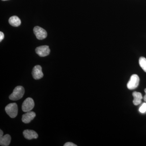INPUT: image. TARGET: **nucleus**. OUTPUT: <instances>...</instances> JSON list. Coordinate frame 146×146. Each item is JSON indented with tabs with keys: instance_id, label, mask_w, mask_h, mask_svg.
<instances>
[{
	"instance_id": "1",
	"label": "nucleus",
	"mask_w": 146,
	"mask_h": 146,
	"mask_svg": "<svg viewBox=\"0 0 146 146\" xmlns=\"http://www.w3.org/2000/svg\"><path fill=\"white\" fill-rule=\"evenodd\" d=\"M25 92V89L23 86H17L13 90V93L9 96V99L12 101L21 99L23 96Z\"/></svg>"
},
{
	"instance_id": "2",
	"label": "nucleus",
	"mask_w": 146,
	"mask_h": 146,
	"mask_svg": "<svg viewBox=\"0 0 146 146\" xmlns=\"http://www.w3.org/2000/svg\"><path fill=\"white\" fill-rule=\"evenodd\" d=\"M5 110L11 118H15L18 114V106L15 103L9 104L6 106Z\"/></svg>"
},
{
	"instance_id": "3",
	"label": "nucleus",
	"mask_w": 146,
	"mask_h": 146,
	"mask_svg": "<svg viewBox=\"0 0 146 146\" xmlns=\"http://www.w3.org/2000/svg\"><path fill=\"white\" fill-rule=\"evenodd\" d=\"M35 106L34 100L31 98H28L24 101L22 104V110L24 112L31 111Z\"/></svg>"
},
{
	"instance_id": "4",
	"label": "nucleus",
	"mask_w": 146,
	"mask_h": 146,
	"mask_svg": "<svg viewBox=\"0 0 146 146\" xmlns=\"http://www.w3.org/2000/svg\"><path fill=\"white\" fill-rule=\"evenodd\" d=\"M140 79L137 75L133 74L131 76L130 80L127 84L128 89L133 90L137 88L139 85Z\"/></svg>"
},
{
	"instance_id": "5",
	"label": "nucleus",
	"mask_w": 146,
	"mask_h": 146,
	"mask_svg": "<svg viewBox=\"0 0 146 146\" xmlns=\"http://www.w3.org/2000/svg\"><path fill=\"white\" fill-rule=\"evenodd\" d=\"M34 33L36 38L39 40L45 39L47 36V32L42 28L38 26L35 27L33 29Z\"/></svg>"
},
{
	"instance_id": "6",
	"label": "nucleus",
	"mask_w": 146,
	"mask_h": 146,
	"mask_svg": "<svg viewBox=\"0 0 146 146\" xmlns=\"http://www.w3.org/2000/svg\"><path fill=\"white\" fill-rule=\"evenodd\" d=\"M35 52L39 56L44 57L50 54V50L48 46H42L37 47L35 49Z\"/></svg>"
},
{
	"instance_id": "7",
	"label": "nucleus",
	"mask_w": 146,
	"mask_h": 146,
	"mask_svg": "<svg viewBox=\"0 0 146 146\" xmlns=\"http://www.w3.org/2000/svg\"><path fill=\"white\" fill-rule=\"evenodd\" d=\"M32 74L33 78L35 80L40 79L44 76V74L42 72V67L39 65H36L35 66L33 69Z\"/></svg>"
},
{
	"instance_id": "8",
	"label": "nucleus",
	"mask_w": 146,
	"mask_h": 146,
	"mask_svg": "<svg viewBox=\"0 0 146 146\" xmlns=\"http://www.w3.org/2000/svg\"><path fill=\"white\" fill-rule=\"evenodd\" d=\"M36 116V114L33 111H29L22 116V120L25 123H29L31 122Z\"/></svg>"
},
{
	"instance_id": "9",
	"label": "nucleus",
	"mask_w": 146,
	"mask_h": 146,
	"mask_svg": "<svg viewBox=\"0 0 146 146\" xmlns=\"http://www.w3.org/2000/svg\"><path fill=\"white\" fill-rule=\"evenodd\" d=\"M23 135L25 138L28 140L36 139L38 137V134L34 131L26 129L23 131Z\"/></svg>"
},
{
	"instance_id": "10",
	"label": "nucleus",
	"mask_w": 146,
	"mask_h": 146,
	"mask_svg": "<svg viewBox=\"0 0 146 146\" xmlns=\"http://www.w3.org/2000/svg\"><path fill=\"white\" fill-rule=\"evenodd\" d=\"M132 95L133 97V104L135 106H137L141 104V102H142V100L143 98L142 94L140 92L135 91V92H133Z\"/></svg>"
},
{
	"instance_id": "11",
	"label": "nucleus",
	"mask_w": 146,
	"mask_h": 146,
	"mask_svg": "<svg viewBox=\"0 0 146 146\" xmlns=\"http://www.w3.org/2000/svg\"><path fill=\"white\" fill-rule=\"evenodd\" d=\"M11 141V137L9 134H6L0 138V145L3 146H9Z\"/></svg>"
},
{
	"instance_id": "12",
	"label": "nucleus",
	"mask_w": 146,
	"mask_h": 146,
	"mask_svg": "<svg viewBox=\"0 0 146 146\" xmlns=\"http://www.w3.org/2000/svg\"><path fill=\"white\" fill-rule=\"evenodd\" d=\"M9 22L10 25L15 27L19 26L21 23L20 18L18 16H15L11 17L9 20Z\"/></svg>"
},
{
	"instance_id": "13",
	"label": "nucleus",
	"mask_w": 146,
	"mask_h": 146,
	"mask_svg": "<svg viewBox=\"0 0 146 146\" xmlns=\"http://www.w3.org/2000/svg\"><path fill=\"white\" fill-rule=\"evenodd\" d=\"M139 63L143 70L146 72V58L144 57L140 58Z\"/></svg>"
},
{
	"instance_id": "14",
	"label": "nucleus",
	"mask_w": 146,
	"mask_h": 146,
	"mask_svg": "<svg viewBox=\"0 0 146 146\" xmlns=\"http://www.w3.org/2000/svg\"><path fill=\"white\" fill-rule=\"evenodd\" d=\"M139 110L142 113H144L146 112V103H144L142 104L139 108Z\"/></svg>"
},
{
	"instance_id": "15",
	"label": "nucleus",
	"mask_w": 146,
	"mask_h": 146,
	"mask_svg": "<svg viewBox=\"0 0 146 146\" xmlns=\"http://www.w3.org/2000/svg\"><path fill=\"white\" fill-rule=\"evenodd\" d=\"M64 146H77V145H75L72 142H67L65 144Z\"/></svg>"
},
{
	"instance_id": "16",
	"label": "nucleus",
	"mask_w": 146,
	"mask_h": 146,
	"mask_svg": "<svg viewBox=\"0 0 146 146\" xmlns=\"http://www.w3.org/2000/svg\"><path fill=\"white\" fill-rule=\"evenodd\" d=\"M4 38V35L3 33L2 32H0V42H1L2 41Z\"/></svg>"
},
{
	"instance_id": "17",
	"label": "nucleus",
	"mask_w": 146,
	"mask_h": 146,
	"mask_svg": "<svg viewBox=\"0 0 146 146\" xmlns=\"http://www.w3.org/2000/svg\"><path fill=\"white\" fill-rule=\"evenodd\" d=\"M3 131L1 129V130H0V138H2L3 137Z\"/></svg>"
},
{
	"instance_id": "18",
	"label": "nucleus",
	"mask_w": 146,
	"mask_h": 146,
	"mask_svg": "<svg viewBox=\"0 0 146 146\" xmlns=\"http://www.w3.org/2000/svg\"><path fill=\"white\" fill-rule=\"evenodd\" d=\"M144 91H145V96H146V89H145V90H144Z\"/></svg>"
},
{
	"instance_id": "19",
	"label": "nucleus",
	"mask_w": 146,
	"mask_h": 146,
	"mask_svg": "<svg viewBox=\"0 0 146 146\" xmlns=\"http://www.w3.org/2000/svg\"><path fill=\"white\" fill-rule=\"evenodd\" d=\"M2 1H7V0H2Z\"/></svg>"
}]
</instances>
